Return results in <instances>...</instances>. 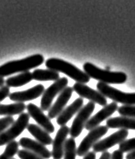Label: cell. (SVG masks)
<instances>
[{
	"label": "cell",
	"mask_w": 135,
	"mask_h": 159,
	"mask_svg": "<svg viewBox=\"0 0 135 159\" xmlns=\"http://www.w3.org/2000/svg\"><path fill=\"white\" fill-rule=\"evenodd\" d=\"M118 104L115 102L107 104L106 106L101 109V111L97 112L94 116L90 117L89 121L87 122L85 129L88 130H91V129L96 128L98 126H100L101 123L103 121L107 119L109 116H111L116 111H118Z\"/></svg>",
	"instance_id": "cell-12"
},
{
	"label": "cell",
	"mask_w": 135,
	"mask_h": 159,
	"mask_svg": "<svg viewBox=\"0 0 135 159\" xmlns=\"http://www.w3.org/2000/svg\"><path fill=\"white\" fill-rule=\"evenodd\" d=\"M26 104L24 103H14L10 104L0 103V116H13L20 115L25 111Z\"/></svg>",
	"instance_id": "cell-20"
},
{
	"label": "cell",
	"mask_w": 135,
	"mask_h": 159,
	"mask_svg": "<svg viewBox=\"0 0 135 159\" xmlns=\"http://www.w3.org/2000/svg\"><path fill=\"white\" fill-rule=\"evenodd\" d=\"M45 65L49 70H54L56 72H63L68 77L72 78L76 83L80 84H87L90 81V78L83 70H81L76 66L59 58H49L45 62Z\"/></svg>",
	"instance_id": "cell-2"
},
{
	"label": "cell",
	"mask_w": 135,
	"mask_h": 159,
	"mask_svg": "<svg viewBox=\"0 0 135 159\" xmlns=\"http://www.w3.org/2000/svg\"><path fill=\"white\" fill-rule=\"evenodd\" d=\"M17 156H18L19 158L21 159H42L41 157H39L37 154H35V153L30 151L24 150V149L21 150V151H18Z\"/></svg>",
	"instance_id": "cell-28"
},
{
	"label": "cell",
	"mask_w": 135,
	"mask_h": 159,
	"mask_svg": "<svg viewBox=\"0 0 135 159\" xmlns=\"http://www.w3.org/2000/svg\"><path fill=\"white\" fill-rule=\"evenodd\" d=\"M83 71L90 78L107 84H122L127 79V74L124 72H114L107 70H102L91 63H85Z\"/></svg>",
	"instance_id": "cell-3"
},
{
	"label": "cell",
	"mask_w": 135,
	"mask_h": 159,
	"mask_svg": "<svg viewBox=\"0 0 135 159\" xmlns=\"http://www.w3.org/2000/svg\"><path fill=\"white\" fill-rule=\"evenodd\" d=\"M9 95H10V88L8 86L4 85L0 87V102H2L7 97H9Z\"/></svg>",
	"instance_id": "cell-29"
},
{
	"label": "cell",
	"mask_w": 135,
	"mask_h": 159,
	"mask_svg": "<svg viewBox=\"0 0 135 159\" xmlns=\"http://www.w3.org/2000/svg\"><path fill=\"white\" fill-rule=\"evenodd\" d=\"M83 159H96L95 152H94V151H89L88 154H86V155L84 156Z\"/></svg>",
	"instance_id": "cell-31"
},
{
	"label": "cell",
	"mask_w": 135,
	"mask_h": 159,
	"mask_svg": "<svg viewBox=\"0 0 135 159\" xmlns=\"http://www.w3.org/2000/svg\"><path fill=\"white\" fill-rule=\"evenodd\" d=\"M96 86L99 92L115 103H120L124 105H135V93L123 92L101 82H99Z\"/></svg>",
	"instance_id": "cell-5"
},
{
	"label": "cell",
	"mask_w": 135,
	"mask_h": 159,
	"mask_svg": "<svg viewBox=\"0 0 135 159\" xmlns=\"http://www.w3.org/2000/svg\"><path fill=\"white\" fill-rule=\"evenodd\" d=\"M44 90V86L42 84H37L26 90L11 93L9 95V98L16 103H24L41 97L43 94Z\"/></svg>",
	"instance_id": "cell-13"
},
{
	"label": "cell",
	"mask_w": 135,
	"mask_h": 159,
	"mask_svg": "<svg viewBox=\"0 0 135 159\" xmlns=\"http://www.w3.org/2000/svg\"><path fill=\"white\" fill-rule=\"evenodd\" d=\"M99 159H111V153H109L108 151H104L102 152L101 157Z\"/></svg>",
	"instance_id": "cell-32"
},
{
	"label": "cell",
	"mask_w": 135,
	"mask_h": 159,
	"mask_svg": "<svg viewBox=\"0 0 135 159\" xmlns=\"http://www.w3.org/2000/svg\"><path fill=\"white\" fill-rule=\"evenodd\" d=\"M29 121L30 115L28 113L23 112L20 114L18 118L8 129L0 134V146L8 144L9 143L14 141L27 128V126L29 125Z\"/></svg>",
	"instance_id": "cell-4"
},
{
	"label": "cell",
	"mask_w": 135,
	"mask_h": 159,
	"mask_svg": "<svg viewBox=\"0 0 135 159\" xmlns=\"http://www.w3.org/2000/svg\"><path fill=\"white\" fill-rule=\"evenodd\" d=\"M68 84V80L67 78H60L58 80L54 82L47 90H44L41 99V110L42 111H49L53 99L67 87Z\"/></svg>",
	"instance_id": "cell-8"
},
{
	"label": "cell",
	"mask_w": 135,
	"mask_h": 159,
	"mask_svg": "<svg viewBox=\"0 0 135 159\" xmlns=\"http://www.w3.org/2000/svg\"><path fill=\"white\" fill-rule=\"evenodd\" d=\"M73 88L67 86L58 96L56 101L53 105H51L50 109L48 112V117L50 119H54L55 117L59 116L60 113L63 111L65 108V105L67 104L68 100L70 99L73 94Z\"/></svg>",
	"instance_id": "cell-15"
},
{
	"label": "cell",
	"mask_w": 135,
	"mask_h": 159,
	"mask_svg": "<svg viewBox=\"0 0 135 159\" xmlns=\"http://www.w3.org/2000/svg\"><path fill=\"white\" fill-rule=\"evenodd\" d=\"M14 122L13 116H4L3 118H0V134L8 129Z\"/></svg>",
	"instance_id": "cell-27"
},
{
	"label": "cell",
	"mask_w": 135,
	"mask_h": 159,
	"mask_svg": "<svg viewBox=\"0 0 135 159\" xmlns=\"http://www.w3.org/2000/svg\"><path fill=\"white\" fill-rule=\"evenodd\" d=\"M18 143L24 150L33 152L39 157H41L42 159H49L52 157L50 151H49L43 144L37 142V140H33L31 138H22L19 140Z\"/></svg>",
	"instance_id": "cell-16"
},
{
	"label": "cell",
	"mask_w": 135,
	"mask_h": 159,
	"mask_svg": "<svg viewBox=\"0 0 135 159\" xmlns=\"http://www.w3.org/2000/svg\"><path fill=\"white\" fill-rule=\"evenodd\" d=\"M44 63V57L41 54H36L19 60L7 62L0 66V77L4 78L17 72H26L35 69Z\"/></svg>",
	"instance_id": "cell-1"
},
{
	"label": "cell",
	"mask_w": 135,
	"mask_h": 159,
	"mask_svg": "<svg viewBox=\"0 0 135 159\" xmlns=\"http://www.w3.org/2000/svg\"><path fill=\"white\" fill-rule=\"evenodd\" d=\"M118 112L123 116L135 118V105H122L118 108Z\"/></svg>",
	"instance_id": "cell-26"
},
{
	"label": "cell",
	"mask_w": 135,
	"mask_h": 159,
	"mask_svg": "<svg viewBox=\"0 0 135 159\" xmlns=\"http://www.w3.org/2000/svg\"><path fill=\"white\" fill-rule=\"evenodd\" d=\"M127 136H128L127 129H120L118 131L112 134L109 137L98 141L93 146L94 152L96 153V152L107 151L111 147L114 146L116 144H120L124 140H126Z\"/></svg>",
	"instance_id": "cell-10"
},
{
	"label": "cell",
	"mask_w": 135,
	"mask_h": 159,
	"mask_svg": "<svg viewBox=\"0 0 135 159\" xmlns=\"http://www.w3.org/2000/svg\"><path fill=\"white\" fill-rule=\"evenodd\" d=\"M69 134V127L67 125L61 126L55 135V139L53 140V150L51 155L54 159H63L64 153V146L67 140L68 135Z\"/></svg>",
	"instance_id": "cell-14"
},
{
	"label": "cell",
	"mask_w": 135,
	"mask_h": 159,
	"mask_svg": "<svg viewBox=\"0 0 135 159\" xmlns=\"http://www.w3.org/2000/svg\"><path fill=\"white\" fill-rule=\"evenodd\" d=\"M119 150L122 153L131 152L135 151V138L131 139H126L119 144Z\"/></svg>",
	"instance_id": "cell-25"
},
{
	"label": "cell",
	"mask_w": 135,
	"mask_h": 159,
	"mask_svg": "<svg viewBox=\"0 0 135 159\" xmlns=\"http://www.w3.org/2000/svg\"><path fill=\"white\" fill-rule=\"evenodd\" d=\"M12 159H16V158H12Z\"/></svg>",
	"instance_id": "cell-35"
},
{
	"label": "cell",
	"mask_w": 135,
	"mask_h": 159,
	"mask_svg": "<svg viewBox=\"0 0 135 159\" xmlns=\"http://www.w3.org/2000/svg\"><path fill=\"white\" fill-rule=\"evenodd\" d=\"M26 129H28V131L37 139V142L41 143L44 146L50 145L53 143V139L50 137V135L47 131H45L42 128H41L40 126L33 125V124H30L27 126Z\"/></svg>",
	"instance_id": "cell-19"
},
{
	"label": "cell",
	"mask_w": 135,
	"mask_h": 159,
	"mask_svg": "<svg viewBox=\"0 0 135 159\" xmlns=\"http://www.w3.org/2000/svg\"><path fill=\"white\" fill-rule=\"evenodd\" d=\"M106 126L111 129H135V118L129 116H116L107 120Z\"/></svg>",
	"instance_id": "cell-18"
},
{
	"label": "cell",
	"mask_w": 135,
	"mask_h": 159,
	"mask_svg": "<svg viewBox=\"0 0 135 159\" xmlns=\"http://www.w3.org/2000/svg\"><path fill=\"white\" fill-rule=\"evenodd\" d=\"M73 90L76 91L81 98L89 99L90 102L98 103L103 107L107 104V100L101 92L90 88L85 84L76 83L73 86Z\"/></svg>",
	"instance_id": "cell-9"
},
{
	"label": "cell",
	"mask_w": 135,
	"mask_h": 159,
	"mask_svg": "<svg viewBox=\"0 0 135 159\" xmlns=\"http://www.w3.org/2000/svg\"><path fill=\"white\" fill-rule=\"evenodd\" d=\"M26 109L28 111V114L37 123L38 126H40L49 134L55 132L54 125L51 123L50 119L43 113L41 108L30 103L26 106Z\"/></svg>",
	"instance_id": "cell-11"
},
{
	"label": "cell",
	"mask_w": 135,
	"mask_h": 159,
	"mask_svg": "<svg viewBox=\"0 0 135 159\" xmlns=\"http://www.w3.org/2000/svg\"><path fill=\"white\" fill-rule=\"evenodd\" d=\"M126 158L127 159H135V151H131V152H129L128 154L126 157Z\"/></svg>",
	"instance_id": "cell-33"
},
{
	"label": "cell",
	"mask_w": 135,
	"mask_h": 159,
	"mask_svg": "<svg viewBox=\"0 0 135 159\" xmlns=\"http://www.w3.org/2000/svg\"><path fill=\"white\" fill-rule=\"evenodd\" d=\"M111 159H123V153L120 150L114 151L111 155Z\"/></svg>",
	"instance_id": "cell-30"
},
{
	"label": "cell",
	"mask_w": 135,
	"mask_h": 159,
	"mask_svg": "<svg viewBox=\"0 0 135 159\" xmlns=\"http://www.w3.org/2000/svg\"><path fill=\"white\" fill-rule=\"evenodd\" d=\"M94 108L95 103L93 102H89L76 114V118L74 119L71 127L69 128V135L71 136L72 138H78L80 136L86 126L87 122L92 115Z\"/></svg>",
	"instance_id": "cell-6"
},
{
	"label": "cell",
	"mask_w": 135,
	"mask_h": 159,
	"mask_svg": "<svg viewBox=\"0 0 135 159\" xmlns=\"http://www.w3.org/2000/svg\"><path fill=\"white\" fill-rule=\"evenodd\" d=\"M32 78L37 81H56L60 78V75L58 72L49 69H36L32 72Z\"/></svg>",
	"instance_id": "cell-22"
},
{
	"label": "cell",
	"mask_w": 135,
	"mask_h": 159,
	"mask_svg": "<svg viewBox=\"0 0 135 159\" xmlns=\"http://www.w3.org/2000/svg\"><path fill=\"white\" fill-rule=\"evenodd\" d=\"M82 107H83V98H76L70 105L65 108L63 111L60 113V115L57 116V119H56L57 124L60 126L66 125L68 122L71 119L72 116L76 113H78V111Z\"/></svg>",
	"instance_id": "cell-17"
},
{
	"label": "cell",
	"mask_w": 135,
	"mask_h": 159,
	"mask_svg": "<svg viewBox=\"0 0 135 159\" xmlns=\"http://www.w3.org/2000/svg\"><path fill=\"white\" fill-rule=\"evenodd\" d=\"M19 143L17 141H12L9 143L3 154L0 155V159H12L13 157L18 152Z\"/></svg>",
	"instance_id": "cell-24"
},
{
	"label": "cell",
	"mask_w": 135,
	"mask_h": 159,
	"mask_svg": "<svg viewBox=\"0 0 135 159\" xmlns=\"http://www.w3.org/2000/svg\"><path fill=\"white\" fill-rule=\"evenodd\" d=\"M31 80H33L32 73H30V71H26V72H22V73L11 77V78H8L5 80L4 84H6V86H8L9 88L10 87H20V86L27 84Z\"/></svg>",
	"instance_id": "cell-21"
},
{
	"label": "cell",
	"mask_w": 135,
	"mask_h": 159,
	"mask_svg": "<svg viewBox=\"0 0 135 159\" xmlns=\"http://www.w3.org/2000/svg\"><path fill=\"white\" fill-rule=\"evenodd\" d=\"M108 128L104 125H100L94 129L89 130V133L83 138L80 145L77 148V155L79 157H84L88 154L91 148L101 139L105 134L107 133Z\"/></svg>",
	"instance_id": "cell-7"
},
{
	"label": "cell",
	"mask_w": 135,
	"mask_h": 159,
	"mask_svg": "<svg viewBox=\"0 0 135 159\" xmlns=\"http://www.w3.org/2000/svg\"><path fill=\"white\" fill-rule=\"evenodd\" d=\"M77 155L76 143L75 138H68L66 140L64 146L63 159H76Z\"/></svg>",
	"instance_id": "cell-23"
},
{
	"label": "cell",
	"mask_w": 135,
	"mask_h": 159,
	"mask_svg": "<svg viewBox=\"0 0 135 159\" xmlns=\"http://www.w3.org/2000/svg\"><path fill=\"white\" fill-rule=\"evenodd\" d=\"M4 82H5V80L4 79V78H1V77H0V87L4 86Z\"/></svg>",
	"instance_id": "cell-34"
}]
</instances>
